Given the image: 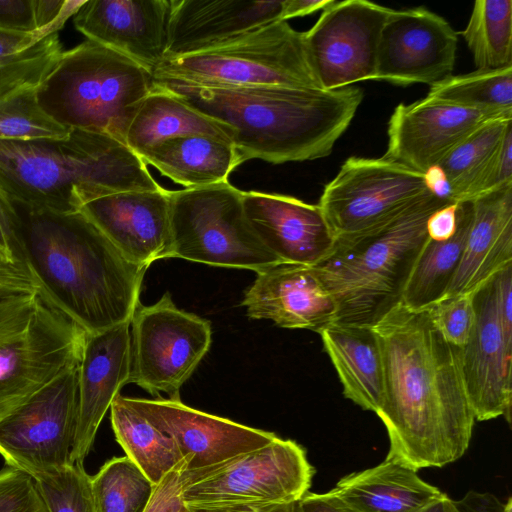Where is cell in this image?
<instances>
[{"mask_svg": "<svg viewBox=\"0 0 512 512\" xmlns=\"http://www.w3.org/2000/svg\"><path fill=\"white\" fill-rule=\"evenodd\" d=\"M372 328L383 360V398L376 414L388 433L387 458L416 470L458 460L475 422L459 348L443 338L426 310L401 303Z\"/></svg>", "mask_w": 512, "mask_h": 512, "instance_id": "6da1fadb", "label": "cell"}, {"mask_svg": "<svg viewBox=\"0 0 512 512\" xmlns=\"http://www.w3.org/2000/svg\"><path fill=\"white\" fill-rule=\"evenodd\" d=\"M12 203L25 262L43 298L86 333L130 322L148 268L128 260L80 211Z\"/></svg>", "mask_w": 512, "mask_h": 512, "instance_id": "7a4b0ae2", "label": "cell"}, {"mask_svg": "<svg viewBox=\"0 0 512 512\" xmlns=\"http://www.w3.org/2000/svg\"><path fill=\"white\" fill-rule=\"evenodd\" d=\"M166 90L224 124L243 162L281 164L324 158L351 124L364 93L348 86L211 87L153 78Z\"/></svg>", "mask_w": 512, "mask_h": 512, "instance_id": "3957f363", "label": "cell"}, {"mask_svg": "<svg viewBox=\"0 0 512 512\" xmlns=\"http://www.w3.org/2000/svg\"><path fill=\"white\" fill-rule=\"evenodd\" d=\"M160 188L142 159L107 135L0 140V192L30 209L67 214L106 195Z\"/></svg>", "mask_w": 512, "mask_h": 512, "instance_id": "277c9868", "label": "cell"}, {"mask_svg": "<svg viewBox=\"0 0 512 512\" xmlns=\"http://www.w3.org/2000/svg\"><path fill=\"white\" fill-rule=\"evenodd\" d=\"M453 202L434 191L373 227L335 238L330 253L312 266L335 302L334 322L373 326L401 303L429 217Z\"/></svg>", "mask_w": 512, "mask_h": 512, "instance_id": "5b68a950", "label": "cell"}, {"mask_svg": "<svg viewBox=\"0 0 512 512\" xmlns=\"http://www.w3.org/2000/svg\"><path fill=\"white\" fill-rule=\"evenodd\" d=\"M153 87V75L94 41L62 51L36 92L42 109L69 128L124 144L129 125Z\"/></svg>", "mask_w": 512, "mask_h": 512, "instance_id": "8992f818", "label": "cell"}, {"mask_svg": "<svg viewBox=\"0 0 512 512\" xmlns=\"http://www.w3.org/2000/svg\"><path fill=\"white\" fill-rule=\"evenodd\" d=\"M86 334L39 291L0 297V419L79 365Z\"/></svg>", "mask_w": 512, "mask_h": 512, "instance_id": "52a82bcc", "label": "cell"}, {"mask_svg": "<svg viewBox=\"0 0 512 512\" xmlns=\"http://www.w3.org/2000/svg\"><path fill=\"white\" fill-rule=\"evenodd\" d=\"M153 78L211 87L320 88L308 62L303 32L283 20L205 51L166 58Z\"/></svg>", "mask_w": 512, "mask_h": 512, "instance_id": "ba28073f", "label": "cell"}, {"mask_svg": "<svg viewBox=\"0 0 512 512\" xmlns=\"http://www.w3.org/2000/svg\"><path fill=\"white\" fill-rule=\"evenodd\" d=\"M313 474L305 450L277 436L218 464L184 470L183 499L195 510H262L299 501Z\"/></svg>", "mask_w": 512, "mask_h": 512, "instance_id": "9c48e42d", "label": "cell"}, {"mask_svg": "<svg viewBox=\"0 0 512 512\" xmlns=\"http://www.w3.org/2000/svg\"><path fill=\"white\" fill-rule=\"evenodd\" d=\"M170 258L256 273L282 264L259 240L229 181L170 191Z\"/></svg>", "mask_w": 512, "mask_h": 512, "instance_id": "30bf717a", "label": "cell"}, {"mask_svg": "<svg viewBox=\"0 0 512 512\" xmlns=\"http://www.w3.org/2000/svg\"><path fill=\"white\" fill-rule=\"evenodd\" d=\"M130 326L128 383L180 400L183 384L210 348V322L178 308L166 292L152 305L139 303Z\"/></svg>", "mask_w": 512, "mask_h": 512, "instance_id": "8fae6325", "label": "cell"}, {"mask_svg": "<svg viewBox=\"0 0 512 512\" xmlns=\"http://www.w3.org/2000/svg\"><path fill=\"white\" fill-rule=\"evenodd\" d=\"M79 365L70 367L0 419L6 466L34 480L70 463L78 418Z\"/></svg>", "mask_w": 512, "mask_h": 512, "instance_id": "7c38bea8", "label": "cell"}, {"mask_svg": "<svg viewBox=\"0 0 512 512\" xmlns=\"http://www.w3.org/2000/svg\"><path fill=\"white\" fill-rule=\"evenodd\" d=\"M434 191L430 175L383 157L353 156L325 185L318 206L337 238L373 227Z\"/></svg>", "mask_w": 512, "mask_h": 512, "instance_id": "4fadbf2b", "label": "cell"}, {"mask_svg": "<svg viewBox=\"0 0 512 512\" xmlns=\"http://www.w3.org/2000/svg\"><path fill=\"white\" fill-rule=\"evenodd\" d=\"M393 9L365 1H334L303 32L318 85L333 90L375 80L381 31Z\"/></svg>", "mask_w": 512, "mask_h": 512, "instance_id": "5bb4252c", "label": "cell"}, {"mask_svg": "<svg viewBox=\"0 0 512 512\" xmlns=\"http://www.w3.org/2000/svg\"><path fill=\"white\" fill-rule=\"evenodd\" d=\"M457 45L442 16L425 7L393 10L381 31L375 80L433 86L452 75Z\"/></svg>", "mask_w": 512, "mask_h": 512, "instance_id": "9a60e30c", "label": "cell"}, {"mask_svg": "<svg viewBox=\"0 0 512 512\" xmlns=\"http://www.w3.org/2000/svg\"><path fill=\"white\" fill-rule=\"evenodd\" d=\"M124 400L172 438L186 462V471L218 464L277 437L273 432L194 409L181 399L124 397Z\"/></svg>", "mask_w": 512, "mask_h": 512, "instance_id": "2e32d148", "label": "cell"}, {"mask_svg": "<svg viewBox=\"0 0 512 512\" xmlns=\"http://www.w3.org/2000/svg\"><path fill=\"white\" fill-rule=\"evenodd\" d=\"M494 277L474 293L475 319L466 344L459 348L460 363L475 420L504 416L510 424L512 346L497 317Z\"/></svg>", "mask_w": 512, "mask_h": 512, "instance_id": "e0dca14e", "label": "cell"}, {"mask_svg": "<svg viewBox=\"0 0 512 512\" xmlns=\"http://www.w3.org/2000/svg\"><path fill=\"white\" fill-rule=\"evenodd\" d=\"M171 0H85L76 29L153 75L168 46Z\"/></svg>", "mask_w": 512, "mask_h": 512, "instance_id": "ac0fdd59", "label": "cell"}, {"mask_svg": "<svg viewBox=\"0 0 512 512\" xmlns=\"http://www.w3.org/2000/svg\"><path fill=\"white\" fill-rule=\"evenodd\" d=\"M493 119L497 118L426 98L400 103L389 119L382 157L429 175L459 142Z\"/></svg>", "mask_w": 512, "mask_h": 512, "instance_id": "d6986e66", "label": "cell"}, {"mask_svg": "<svg viewBox=\"0 0 512 512\" xmlns=\"http://www.w3.org/2000/svg\"><path fill=\"white\" fill-rule=\"evenodd\" d=\"M170 190L127 191L84 204L82 212L131 262L170 258Z\"/></svg>", "mask_w": 512, "mask_h": 512, "instance_id": "ffe728a7", "label": "cell"}, {"mask_svg": "<svg viewBox=\"0 0 512 512\" xmlns=\"http://www.w3.org/2000/svg\"><path fill=\"white\" fill-rule=\"evenodd\" d=\"M243 206L253 231L281 263L315 266L334 246L335 237L318 204L243 191Z\"/></svg>", "mask_w": 512, "mask_h": 512, "instance_id": "44dd1931", "label": "cell"}, {"mask_svg": "<svg viewBox=\"0 0 512 512\" xmlns=\"http://www.w3.org/2000/svg\"><path fill=\"white\" fill-rule=\"evenodd\" d=\"M130 373V322L87 333L79 363L78 418L70 463H83Z\"/></svg>", "mask_w": 512, "mask_h": 512, "instance_id": "7402d4cb", "label": "cell"}, {"mask_svg": "<svg viewBox=\"0 0 512 512\" xmlns=\"http://www.w3.org/2000/svg\"><path fill=\"white\" fill-rule=\"evenodd\" d=\"M256 274L241 302L249 318L317 333L335 321V302L312 266L282 263Z\"/></svg>", "mask_w": 512, "mask_h": 512, "instance_id": "603a6c76", "label": "cell"}, {"mask_svg": "<svg viewBox=\"0 0 512 512\" xmlns=\"http://www.w3.org/2000/svg\"><path fill=\"white\" fill-rule=\"evenodd\" d=\"M282 9L283 0H171L165 59L205 51L279 21Z\"/></svg>", "mask_w": 512, "mask_h": 512, "instance_id": "cb8c5ba5", "label": "cell"}, {"mask_svg": "<svg viewBox=\"0 0 512 512\" xmlns=\"http://www.w3.org/2000/svg\"><path fill=\"white\" fill-rule=\"evenodd\" d=\"M471 201L465 248L444 297L472 293L512 265V183Z\"/></svg>", "mask_w": 512, "mask_h": 512, "instance_id": "d4e9b609", "label": "cell"}, {"mask_svg": "<svg viewBox=\"0 0 512 512\" xmlns=\"http://www.w3.org/2000/svg\"><path fill=\"white\" fill-rule=\"evenodd\" d=\"M416 469L387 458L341 478L330 492L355 512H419L444 495Z\"/></svg>", "mask_w": 512, "mask_h": 512, "instance_id": "484cf974", "label": "cell"}, {"mask_svg": "<svg viewBox=\"0 0 512 512\" xmlns=\"http://www.w3.org/2000/svg\"><path fill=\"white\" fill-rule=\"evenodd\" d=\"M344 396L377 413L384 390L380 343L372 326L333 322L319 332Z\"/></svg>", "mask_w": 512, "mask_h": 512, "instance_id": "4316f807", "label": "cell"}, {"mask_svg": "<svg viewBox=\"0 0 512 512\" xmlns=\"http://www.w3.org/2000/svg\"><path fill=\"white\" fill-rule=\"evenodd\" d=\"M140 158L185 188L228 182L230 173L243 163L230 140L204 134L167 139Z\"/></svg>", "mask_w": 512, "mask_h": 512, "instance_id": "83f0119b", "label": "cell"}, {"mask_svg": "<svg viewBox=\"0 0 512 512\" xmlns=\"http://www.w3.org/2000/svg\"><path fill=\"white\" fill-rule=\"evenodd\" d=\"M192 134L231 141L227 126L200 113L176 95L153 86L129 125L125 143L140 157L167 139Z\"/></svg>", "mask_w": 512, "mask_h": 512, "instance_id": "f1b7e54d", "label": "cell"}, {"mask_svg": "<svg viewBox=\"0 0 512 512\" xmlns=\"http://www.w3.org/2000/svg\"><path fill=\"white\" fill-rule=\"evenodd\" d=\"M472 215V201L457 202L454 234L443 240L427 238L405 285L403 306L426 310L446 295L462 258Z\"/></svg>", "mask_w": 512, "mask_h": 512, "instance_id": "f546056e", "label": "cell"}, {"mask_svg": "<svg viewBox=\"0 0 512 512\" xmlns=\"http://www.w3.org/2000/svg\"><path fill=\"white\" fill-rule=\"evenodd\" d=\"M110 419L116 441L154 485L182 460L172 438L120 394L111 404Z\"/></svg>", "mask_w": 512, "mask_h": 512, "instance_id": "4dcf8cb0", "label": "cell"}, {"mask_svg": "<svg viewBox=\"0 0 512 512\" xmlns=\"http://www.w3.org/2000/svg\"><path fill=\"white\" fill-rule=\"evenodd\" d=\"M425 98L497 119H512V66L451 75L430 86Z\"/></svg>", "mask_w": 512, "mask_h": 512, "instance_id": "1f68e13d", "label": "cell"}, {"mask_svg": "<svg viewBox=\"0 0 512 512\" xmlns=\"http://www.w3.org/2000/svg\"><path fill=\"white\" fill-rule=\"evenodd\" d=\"M477 70L512 66V1H475L461 31Z\"/></svg>", "mask_w": 512, "mask_h": 512, "instance_id": "d6a6232c", "label": "cell"}, {"mask_svg": "<svg viewBox=\"0 0 512 512\" xmlns=\"http://www.w3.org/2000/svg\"><path fill=\"white\" fill-rule=\"evenodd\" d=\"M61 53L58 34L41 36L0 29V96L38 85Z\"/></svg>", "mask_w": 512, "mask_h": 512, "instance_id": "836d02e7", "label": "cell"}, {"mask_svg": "<svg viewBox=\"0 0 512 512\" xmlns=\"http://www.w3.org/2000/svg\"><path fill=\"white\" fill-rule=\"evenodd\" d=\"M512 119L490 120L459 142L439 163L437 171L447 186L445 195L464 201L467 192L495 151Z\"/></svg>", "mask_w": 512, "mask_h": 512, "instance_id": "e575fe53", "label": "cell"}, {"mask_svg": "<svg viewBox=\"0 0 512 512\" xmlns=\"http://www.w3.org/2000/svg\"><path fill=\"white\" fill-rule=\"evenodd\" d=\"M97 512H144L154 484L127 457H113L91 476Z\"/></svg>", "mask_w": 512, "mask_h": 512, "instance_id": "d590c367", "label": "cell"}, {"mask_svg": "<svg viewBox=\"0 0 512 512\" xmlns=\"http://www.w3.org/2000/svg\"><path fill=\"white\" fill-rule=\"evenodd\" d=\"M37 86H23L0 96V140L63 139L69 135L71 129L40 106Z\"/></svg>", "mask_w": 512, "mask_h": 512, "instance_id": "8d00e7d4", "label": "cell"}, {"mask_svg": "<svg viewBox=\"0 0 512 512\" xmlns=\"http://www.w3.org/2000/svg\"><path fill=\"white\" fill-rule=\"evenodd\" d=\"M34 481L48 512H97L91 476L83 463H69L58 473Z\"/></svg>", "mask_w": 512, "mask_h": 512, "instance_id": "74e56055", "label": "cell"}, {"mask_svg": "<svg viewBox=\"0 0 512 512\" xmlns=\"http://www.w3.org/2000/svg\"><path fill=\"white\" fill-rule=\"evenodd\" d=\"M474 293L447 296L426 309L443 338L458 348L466 344L474 324Z\"/></svg>", "mask_w": 512, "mask_h": 512, "instance_id": "f35d334b", "label": "cell"}, {"mask_svg": "<svg viewBox=\"0 0 512 512\" xmlns=\"http://www.w3.org/2000/svg\"><path fill=\"white\" fill-rule=\"evenodd\" d=\"M0 512H48L34 479L15 468L0 470Z\"/></svg>", "mask_w": 512, "mask_h": 512, "instance_id": "ab89813d", "label": "cell"}, {"mask_svg": "<svg viewBox=\"0 0 512 512\" xmlns=\"http://www.w3.org/2000/svg\"><path fill=\"white\" fill-rule=\"evenodd\" d=\"M512 183V125L469 188L464 201Z\"/></svg>", "mask_w": 512, "mask_h": 512, "instance_id": "60d3db41", "label": "cell"}, {"mask_svg": "<svg viewBox=\"0 0 512 512\" xmlns=\"http://www.w3.org/2000/svg\"><path fill=\"white\" fill-rule=\"evenodd\" d=\"M186 462L182 459L154 485L144 512H190L183 499V473Z\"/></svg>", "mask_w": 512, "mask_h": 512, "instance_id": "b9f144b4", "label": "cell"}, {"mask_svg": "<svg viewBox=\"0 0 512 512\" xmlns=\"http://www.w3.org/2000/svg\"><path fill=\"white\" fill-rule=\"evenodd\" d=\"M84 2L85 0H33L37 33L42 36L58 34Z\"/></svg>", "mask_w": 512, "mask_h": 512, "instance_id": "7bdbcfd3", "label": "cell"}, {"mask_svg": "<svg viewBox=\"0 0 512 512\" xmlns=\"http://www.w3.org/2000/svg\"><path fill=\"white\" fill-rule=\"evenodd\" d=\"M0 254L15 263H25L20 219L14 204L0 192Z\"/></svg>", "mask_w": 512, "mask_h": 512, "instance_id": "ee69618b", "label": "cell"}, {"mask_svg": "<svg viewBox=\"0 0 512 512\" xmlns=\"http://www.w3.org/2000/svg\"><path fill=\"white\" fill-rule=\"evenodd\" d=\"M0 29L38 34L33 0H0Z\"/></svg>", "mask_w": 512, "mask_h": 512, "instance_id": "f6af8a7d", "label": "cell"}, {"mask_svg": "<svg viewBox=\"0 0 512 512\" xmlns=\"http://www.w3.org/2000/svg\"><path fill=\"white\" fill-rule=\"evenodd\" d=\"M39 291V285L29 266L5 259L0 254V297Z\"/></svg>", "mask_w": 512, "mask_h": 512, "instance_id": "bcb514c9", "label": "cell"}, {"mask_svg": "<svg viewBox=\"0 0 512 512\" xmlns=\"http://www.w3.org/2000/svg\"><path fill=\"white\" fill-rule=\"evenodd\" d=\"M457 227V203H450L436 210L428 219V237L443 240L451 237Z\"/></svg>", "mask_w": 512, "mask_h": 512, "instance_id": "7dc6e473", "label": "cell"}, {"mask_svg": "<svg viewBox=\"0 0 512 512\" xmlns=\"http://www.w3.org/2000/svg\"><path fill=\"white\" fill-rule=\"evenodd\" d=\"M299 505L302 512H355L330 491L322 494L308 491L299 500Z\"/></svg>", "mask_w": 512, "mask_h": 512, "instance_id": "c3c4849f", "label": "cell"}, {"mask_svg": "<svg viewBox=\"0 0 512 512\" xmlns=\"http://www.w3.org/2000/svg\"><path fill=\"white\" fill-rule=\"evenodd\" d=\"M334 0H283L281 20L302 17L329 7Z\"/></svg>", "mask_w": 512, "mask_h": 512, "instance_id": "681fc988", "label": "cell"}, {"mask_svg": "<svg viewBox=\"0 0 512 512\" xmlns=\"http://www.w3.org/2000/svg\"><path fill=\"white\" fill-rule=\"evenodd\" d=\"M419 512H462L456 505L455 501L451 500L446 494L439 499L431 502Z\"/></svg>", "mask_w": 512, "mask_h": 512, "instance_id": "f907efd6", "label": "cell"}, {"mask_svg": "<svg viewBox=\"0 0 512 512\" xmlns=\"http://www.w3.org/2000/svg\"><path fill=\"white\" fill-rule=\"evenodd\" d=\"M261 511L262 512H302L300 505H299V501L262 509Z\"/></svg>", "mask_w": 512, "mask_h": 512, "instance_id": "816d5d0a", "label": "cell"}, {"mask_svg": "<svg viewBox=\"0 0 512 512\" xmlns=\"http://www.w3.org/2000/svg\"><path fill=\"white\" fill-rule=\"evenodd\" d=\"M190 512H262L258 509H238V510H195L190 509Z\"/></svg>", "mask_w": 512, "mask_h": 512, "instance_id": "f5cc1de1", "label": "cell"}]
</instances>
